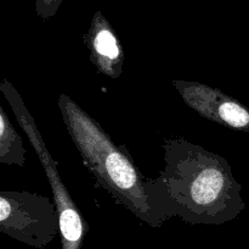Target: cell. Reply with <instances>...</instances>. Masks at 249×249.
Returning <instances> with one entry per match:
<instances>
[{
	"label": "cell",
	"mask_w": 249,
	"mask_h": 249,
	"mask_svg": "<svg viewBox=\"0 0 249 249\" xmlns=\"http://www.w3.org/2000/svg\"><path fill=\"white\" fill-rule=\"evenodd\" d=\"M162 146L164 167L157 178H147V190L165 222L179 217L191 225H223L243 212L242 186L225 158L180 137Z\"/></svg>",
	"instance_id": "1"
},
{
	"label": "cell",
	"mask_w": 249,
	"mask_h": 249,
	"mask_svg": "<svg viewBox=\"0 0 249 249\" xmlns=\"http://www.w3.org/2000/svg\"><path fill=\"white\" fill-rule=\"evenodd\" d=\"M58 109L84 166L97 183L146 225L162 226L165 220L151 199L148 177L139 170L128 148L113 142L101 124L67 94H60Z\"/></svg>",
	"instance_id": "2"
},
{
	"label": "cell",
	"mask_w": 249,
	"mask_h": 249,
	"mask_svg": "<svg viewBox=\"0 0 249 249\" xmlns=\"http://www.w3.org/2000/svg\"><path fill=\"white\" fill-rule=\"evenodd\" d=\"M0 92L11 106L19 127L28 137L29 143L33 146L45 171L53 192V199L57 208L58 217H60L61 247L62 249H82L89 226L63 183L58 172L57 163L49 151L40 131L36 126V120L27 109L21 94L6 78H4L0 83Z\"/></svg>",
	"instance_id": "3"
},
{
	"label": "cell",
	"mask_w": 249,
	"mask_h": 249,
	"mask_svg": "<svg viewBox=\"0 0 249 249\" xmlns=\"http://www.w3.org/2000/svg\"><path fill=\"white\" fill-rule=\"evenodd\" d=\"M0 231L33 248L43 249L60 233L53 199L32 192H0Z\"/></svg>",
	"instance_id": "4"
},
{
	"label": "cell",
	"mask_w": 249,
	"mask_h": 249,
	"mask_svg": "<svg viewBox=\"0 0 249 249\" xmlns=\"http://www.w3.org/2000/svg\"><path fill=\"white\" fill-rule=\"evenodd\" d=\"M185 104L212 122L241 132H249V109L219 88L196 81H173Z\"/></svg>",
	"instance_id": "5"
},
{
	"label": "cell",
	"mask_w": 249,
	"mask_h": 249,
	"mask_svg": "<svg viewBox=\"0 0 249 249\" xmlns=\"http://www.w3.org/2000/svg\"><path fill=\"white\" fill-rule=\"evenodd\" d=\"M84 43L90 61L101 75L113 80L121 77L125 54L121 39L101 10H97L92 16L84 34Z\"/></svg>",
	"instance_id": "6"
},
{
	"label": "cell",
	"mask_w": 249,
	"mask_h": 249,
	"mask_svg": "<svg viewBox=\"0 0 249 249\" xmlns=\"http://www.w3.org/2000/svg\"><path fill=\"white\" fill-rule=\"evenodd\" d=\"M0 163L17 166H24L26 163V149L22 137L12 126L2 106H0Z\"/></svg>",
	"instance_id": "7"
},
{
	"label": "cell",
	"mask_w": 249,
	"mask_h": 249,
	"mask_svg": "<svg viewBox=\"0 0 249 249\" xmlns=\"http://www.w3.org/2000/svg\"><path fill=\"white\" fill-rule=\"evenodd\" d=\"M63 0H36V12L38 17L46 21L56 15Z\"/></svg>",
	"instance_id": "8"
}]
</instances>
